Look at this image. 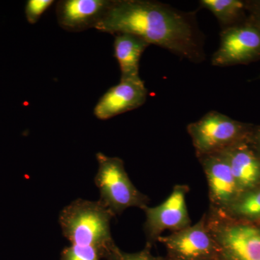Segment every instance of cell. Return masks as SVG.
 Segmentation results:
<instances>
[{"mask_svg": "<svg viewBox=\"0 0 260 260\" xmlns=\"http://www.w3.org/2000/svg\"><path fill=\"white\" fill-rule=\"evenodd\" d=\"M108 34H130L149 44L199 64L205 61V37L194 13L152 0H114L96 27Z\"/></svg>", "mask_w": 260, "mask_h": 260, "instance_id": "cell-1", "label": "cell"}, {"mask_svg": "<svg viewBox=\"0 0 260 260\" xmlns=\"http://www.w3.org/2000/svg\"><path fill=\"white\" fill-rule=\"evenodd\" d=\"M114 217L100 200L78 199L63 208L59 222L63 235L72 244L93 246L102 251L106 260L116 246L110 226Z\"/></svg>", "mask_w": 260, "mask_h": 260, "instance_id": "cell-2", "label": "cell"}, {"mask_svg": "<svg viewBox=\"0 0 260 260\" xmlns=\"http://www.w3.org/2000/svg\"><path fill=\"white\" fill-rule=\"evenodd\" d=\"M204 215L217 260H260L259 224L229 218L211 208Z\"/></svg>", "mask_w": 260, "mask_h": 260, "instance_id": "cell-3", "label": "cell"}, {"mask_svg": "<svg viewBox=\"0 0 260 260\" xmlns=\"http://www.w3.org/2000/svg\"><path fill=\"white\" fill-rule=\"evenodd\" d=\"M99 167L95 183L100 191V201L115 216L129 208L143 210L150 199L130 180L123 160L118 157L96 154Z\"/></svg>", "mask_w": 260, "mask_h": 260, "instance_id": "cell-4", "label": "cell"}, {"mask_svg": "<svg viewBox=\"0 0 260 260\" xmlns=\"http://www.w3.org/2000/svg\"><path fill=\"white\" fill-rule=\"evenodd\" d=\"M254 125L211 111L186 127L197 158L219 153L249 138Z\"/></svg>", "mask_w": 260, "mask_h": 260, "instance_id": "cell-5", "label": "cell"}, {"mask_svg": "<svg viewBox=\"0 0 260 260\" xmlns=\"http://www.w3.org/2000/svg\"><path fill=\"white\" fill-rule=\"evenodd\" d=\"M260 59V28L247 18L242 23L221 30L220 45L213 54V66L225 68L248 64Z\"/></svg>", "mask_w": 260, "mask_h": 260, "instance_id": "cell-6", "label": "cell"}, {"mask_svg": "<svg viewBox=\"0 0 260 260\" xmlns=\"http://www.w3.org/2000/svg\"><path fill=\"white\" fill-rule=\"evenodd\" d=\"M189 191V187L186 184H177L161 204L143 208L146 217L144 223L146 245L152 247L165 231L177 232L190 226L191 220L186 202Z\"/></svg>", "mask_w": 260, "mask_h": 260, "instance_id": "cell-7", "label": "cell"}, {"mask_svg": "<svg viewBox=\"0 0 260 260\" xmlns=\"http://www.w3.org/2000/svg\"><path fill=\"white\" fill-rule=\"evenodd\" d=\"M168 260H217L216 244L207 227L205 215L194 225L159 238Z\"/></svg>", "mask_w": 260, "mask_h": 260, "instance_id": "cell-8", "label": "cell"}, {"mask_svg": "<svg viewBox=\"0 0 260 260\" xmlns=\"http://www.w3.org/2000/svg\"><path fill=\"white\" fill-rule=\"evenodd\" d=\"M198 158L208 181L210 208L225 209L241 194L226 158L220 152Z\"/></svg>", "mask_w": 260, "mask_h": 260, "instance_id": "cell-9", "label": "cell"}, {"mask_svg": "<svg viewBox=\"0 0 260 260\" xmlns=\"http://www.w3.org/2000/svg\"><path fill=\"white\" fill-rule=\"evenodd\" d=\"M148 93L142 80H120L99 99L94 108V115L101 120H107L134 110L145 104Z\"/></svg>", "mask_w": 260, "mask_h": 260, "instance_id": "cell-10", "label": "cell"}, {"mask_svg": "<svg viewBox=\"0 0 260 260\" xmlns=\"http://www.w3.org/2000/svg\"><path fill=\"white\" fill-rule=\"evenodd\" d=\"M114 0H61L56 4V18L61 28L81 32L96 27Z\"/></svg>", "mask_w": 260, "mask_h": 260, "instance_id": "cell-11", "label": "cell"}, {"mask_svg": "<svg viewBox=\"0 0 260 260\" xmlns=\"http://www.w3.org/2000/svg\"><path fill=\"white\" fill-rule=\"evenodd\" d=\"M220 153L230 166L241 194L259 187L260 158L247 140L229 147Z\"/></svg>", "mask_w": 260, "mask_h": 260, "instance_id": "cell-12", "label": "cell"}, {"mask_svg": "<svg viewBox=\"0 0 260 260\" xmlns=\"http://www.w3.org/2000/svg\"><path fill=\"white\" fill-rule=\"evenodd\" d=\"M149 46L144 39L133 34L115 35L114 57L120 68V80H141L139 75L140 58Z\"/></svg>", "mask_w": 260, "mask_h": 260, "instance_id": "cell-13", "label": "cell"}, {"mask_svg": "<svg viewBox=\"0 0 260 260\" xmlns=\"http://www.w3.org/2000/svg\"><path fill=\"white\" fill-rule=\"evenodd\" d=\"M200 5L213 13L221 30L242 23L248 18L246 1L242 0H200Z\"/></svg>", "mask_w": 260, "mask_h": 260, "instance_id": "cell-14", "label": "cell"}, {"mask_svg": "<svg viewBox=\"0 0 260 260\" xmlns=\"http://www.w3.org/2000/svg\"><path fill=\"white\" fill-rule=\"evenodd\" d=\"M218 211L236 220L251 223L260 220V186L242 193L226 208Z\"/></svg>", "mask_w": 260, "mask_h": 260, "instance_id": "cell-15", "label": "cell"}, {"mask_svg": "<svg viewBox=\"0 0 260 260\" xmlns=\"http://www.w3.org/2000/svg\"><path fill=\"white\" fill-rule=\"evenodd\" d=\"M105 260L104 254L93 246L72 244L61 251V260Z\"/></svg>", "mask_w": 260, "mask_h": 260, "instance_id": "cell-16", "label": "cell"}, {"mask_svg": "<svg viewBox=\"0 0 260 260\" xmlns=\"http://www.w3.org/2000/svg\"><path fill=\"white\" fill-rule=\"evenodd\" d=\"M151 248L146 245L145 249L138 252L126 253L116 245L108 254L106 260H162L161 256L152 254Z\"/></svg>", "mask_w": 260, "mask_h": 260, "instance_id": "cell-17", "label": "cell"}, {"mask_svg": "<svg viewBox=\"0 0 260 260\" xmlns=\"http://www.w3.org/2000/svg\"><path fill=\"white\" fill-rule=\"evenodd\" d=\"M53 0H29L25 5V15L29 23L34 24L54 3Z\"/></svg>", "mask_w": 260, "mask_h": 260, "instance_id": "cell-18", "label": "cell"}, {"mask_svg": "<svg viewBox=\"0 0 260 260\" xmlns=\"http://www.w3.org/2000/svg\"><path fill=\"white\" fill-rule=\"evenodd\" d=\"M248 18L260 28V0L246 1Z\"/></svg>", "mask_w": 260, "mask_h": 260, "instance_id": "cell-19", "label": "cell"}, {"mask_svg": "<svg viewBox=\"0 0 260 260\" xmlns=\"http://www.w3.org/2000/svg\"><path fill=\"white\" fill-rule=\"evenodd\" d=\"M247 141L260 158V126H254Z\"/></svg>", "mask_w": 260, "mask_h": 260, "instance_id": "cell-20", "label": "cell"}, {"mask_svg": "<svg viewBox=\"0 0 260 260\" xmlns=\"http://www.w3.org/2000/svg\"><path fill=\"white\" fill-rule=\"evenodd\" d=\"M162 260H168L167 258L165 257V256H162Z\"/></svg>", "mask_w": 260, "mask_h": 260, "instance_id": "cell-21", "label": "cell"}, {"mask_svg": "<svg viewBox=\"0 0 260 260\" xmlns=\"http://www.w3.org/2000/svg\"><path fill=\"white\" fill-rule=\"evenodd\" d=\"M258 79H260V74H259V76H258Z\"/></svg>", "mask_w": 260, "mask_h": 260, "instance_id": "cell-22", "label": "cell"}]
</instances>
